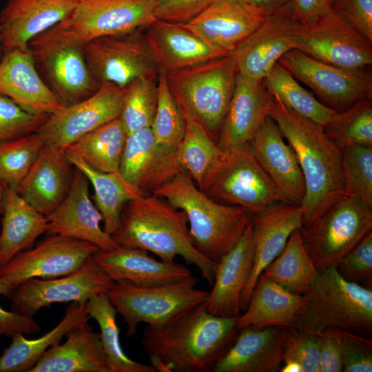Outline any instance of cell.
<instances>
[{
	"mask_svg": "<svg viewBox=\"0 0 372 372\" xmlns=\"http://www.w3.org/2000/svg\"><path fill=\"white\" fill-rule=\"evenodd\" d=\"M112 237L118 245L144 249L163 260L180 256L196 267L210 287L213 285L218 263L195 247L185 213L162 197L148 194L127 201Z\"/></svg>",
	"mask_w": 372,
	"mask_h": 372,
	"instance_id": "obj_3",
	"label": "cell"
},
{
	"mask_svg": "<svg viewBox=\"0 0 372 372\" xmlns=\"http://www.w3.org/2000/svg\"><path fill=\"white\" fill-rule=\"evenodd\" d=\"M302 295L304 304L291 327L314 333L340 329L371 336V288L346 280L335 265L319 269Z\"/></svg>",
	"mask_w": 372,
	"mask_h": 372,
	"instance_id": "obj_5",
	"label": "cell"
},
{
	"mask_svg": "<svg viewBox=\"0 0 372 372\" xmlns=\"http://www.w3.org/2000/svg\"><path fill=\"white\" fill-rule=\"evenodd\" d=\"M322 127L328 138L341 149L355 145L372 146L371 99H360L346 110L336 111Z\"/></svg>",
	"mask_w": 372,
	"mask_h": 372,
	"instance_id": "obj_42",
	"label": "cell"
},
{
	"mask_svg": "<svg viewBox=\"0 0 372 372\" xmlns=\"http://www.w3.org/2000/svg\"><path fill=\"white\" fill-rule=\"evenodd\" d=\"M249 147L285 202L300 205L305 195L304 176L294 152L271 117L267 116Z\"/></svg>",
	"mask_w": 372,
	"mask_h": 372,
	"instance_id": "obj_23",
	"label": "cell"
},
{
	"mask_svg": "<svg viewBox=\"0 0 372 372\" xmlns=\"http://www.w3.org/2000/svg\"><path fill=\"white\" fill-rule=\"evenodd\" d=\"M342 169L347 196L372 209V146L342 149Z\"/></svg>",
	"mask_w": 372,
	"mask_h": 372,
	"instance_id": "obj_46",
	"label": "cell"
},
{
	"mask_svg": "<svg viewBox=\"0 0 372 372\" xmlns=\"http://www.w3.org/2000/svg\"><path fill=\"white\" fill-rule=\"evenodd\" d=\"M78 0H8L0 11L3 52L28 47L36 37L61 22Z\"/></svg>",
	"mask_w": 372,
	"mask_h": 372,
	"instance_id": "obj_26",
	"label": "cell"
},
{
	"mask_svg": "<svg viewBox=\"0 0 372 372\" xmlns=\"http://www.w3.org/2000/svg\"><path fill=\"white\" fill-rule=\"evenodd\" d=\"M87 67L99 83L121 87L138 78L158 80L159 72L144 28L94 39L83 45Z\"/></svg>",
	"mask_w": 372,
	"mask_h": 372,
	"instance_id": "obj_11",
	"label": "cell"
},
{
	"mask_svg": "<svg viewBox=\"0 0 372 372\" xmlns=\"http://www.w3.org/2000/svg\"><path fill=\"white\" fill-rule=\"evenodd\" d=\"M291 360L299 362L302 372H319L320 336L294 327L286 328L283 362Z\"/></svg>",
	"mask_w": 372,
	"mask_h": 372,
	"instance_id": "obj_48",
	"label": "cell"
},
{
	"mask_svg": "<svg viewBox=\"0 0 372 372\" xmlns=\"http://www.w3.org/2000/svg\"><path fill=\"white\" fill-rule=\"evenodd\" d=\"M48 116L28 112L0 94V143L37 132Z\"/></svg>",
	"mask_w": 372,
	"mask_h": 372,
	"instance_id": "obj_47",
	"label": "cell"
},
{
	"mask_svg": "<svg viewBox=\"0 0 372 372\" xmlns=\"http://www.w3.org/2000/svg\"><path fill=\"white\" fill-rule=\"evenodd\" d=\"M318 273L304 245L302 228L291 234L280 254L262 272L265 277L300 295L309 289Z\"/></svg>",
	"mask_w": 372,
	"mask_h": 372,
	"instance_id": "obj_38",
	"label": "cell"
},
{
	"mask_svg": "<svg viewBox=\"0 0 372 372\" xmlns=\"http://www.w3.org/2000/svg\"><path fill=\"white\" fill-rule=\"evenodd\" d=\"M263 19L238 0H218L183 24L207 44L232 54Z\"/></svg>",
	"mask_w": 372,
	"mask_h": 372,
	"instance_id": "obj_27",
	"label": "cell"
},
{
	"mask_svg": "<svg viewBox=\"0 0 372 372\" xmlns=\"http://www.w3.org/2000/svg\"><path fill=\"white\" fill-rule=\"evenodd\" d=\"M88 322L70 330L63 344L50 347L28 372H110L99 333Z\"/></svg>",
	"mask_w": 372,
	"mask_h": 372,
	"instance_id": "obj_32",
	"label": "cell"
},
{
	"mask_svg": "<svg viewBox=\"0 0 372 372\" xmlns=\"http://www.w3.org/2000/svg\"><path fill=\"white\" fill-rule=\"evenodd\" d=\"M339 332L342 344V371L371 372V339L340 329Z\"/></svg>",
	"mask_w": 372,
	"mask_h": 372,
	"instance_id": "obj_50",
	"label": "cell"
},
{
	"mask_svg": "<svg viewBox=\"0 0 372 372\" xmlns=\"http://www.w3.org/2000/svg\"><path fill=\"white\" fill-rule=\"evenodd\" d=\"M64 152L72 165L81 171L91 183L94 192V205L103 217V230L112 236L118 227L123 205L145 194L129 184L119 171H98L87 165L71 150L65 149Z\"/></svg>",
	"mask_w": 372,
	"mask_h": 372,
	"instance_id": "obj_36",
	"label": "cell"
},
{
	"mask_svg": "<svg viewBox=\"0 0 372 372\" xmlns=\"http://www.w3.org/2000/svg\"><path fill=\"white\" fill-rule=\"evenodd\" d=\"M6 186L0 182V215L3 211V200L5 196Z\"/></svg>",
	"mask_w": 372,
	"mask_h": 372,
	"instance_id": "obj_58",
	"label": "cell"
},
{
	"mask_svg": "<svg viewBox=\"0 0 372 372\" xmlns=\"http://www.w3.org/2000/svg\"><path fill=\"white\" fill-rule=\"evenodd\" d=\"M182 113L185 132L176 149V155L183 169L199 188L222 151L198 123Z\"/></svg>",
	"mask_w": 372,
	"mask_h": 372,
	"instance_id": "obj_41",
	"label": "cell"
},
{
	"mask_svg": "<svg viewBox=\"0 0 372 372\" xmlns=\"http://www.w3.org/2000/svg\"><path fill=\"white\" fill-rule=\"evenodd\" d=\"M43 147L37 132L0 143V182L17 192Z\"/></svg>",
	"mask_w": 372,
	"mask_h": 372,
	"instance_id": "obj_43",
	"label": "cell"
},
{
	"mask_svg": "<svg viewBox=\"0 0 372 372\" xmlns=\"http://www.w3.org/2000/svg\"><path fill=\"white\" fill-rule=\"evenodd\" d=\"M305 299L262 273L258 279L248 306L238 316L237 329L247 327H291Z\"/></svg>",
	"mask_w": 372,
	"mask_h": 372,
	"instance_id": "obj_33",
	"label": "cell"
},
{
	"mask_svg": "<svg viewBox=\"0 0 372 372\" xmlns=\"http://www.w3.org/2000/svg\"><path fill=\"white\" fill-rule=\"evenodd\" d=\"M74 169L64 150L44 146L17 192L38 211L47 216L68 194Z\"/></svg>",
	"mask_w": 372,
	"mask_h": 372,
	"instance_id": "obj_31",
	"label": "cell"
},
{
	"mask_svg": "<svg viewBox=\"0 0 372 372\" xmlns=\"http://www.w3.org/2000/svg\"><path fill=\"white\" fill-rule=\"evenodd\" d=\"M278 63L336 111L346 110L360 99H371L372 76L366 69L339 68L296 49L286 52Z\"/></svg>",
	"mask_w": 372,
	"mask_h": 372,
	"instance_id": "obj_16",
	"label": "cell"
},
{
	"mask_svg": "<svg viewBox=\"0 0 372 372\" xmlns=\"http://www.w3.org/2000/svg\"><path fill=\"white\" fill-rule=\"evenodd\" d=\"M286 327L238 329L232 344L214 372H278L282 364Z\"/></svg>",
	"mask_w": 372,
	"mask_h": 372,
	"instance_id": "obj_28",
	"label": "cell"
},
{
	"mask_svg": "<svg viewBox=\"0 0 372 372\" xmlns=\"http://www.w3.org/2000/svg\"><path fill=\"white\" fill-rule=\"evenodd\" d=\"M70 190L62 203L50 214L47 233L87 241L99 249H112L118 245L101 227L103 217L89 195V180L74 167Z\"/></svg>",
	"mask_w": 372,
	"mask_h": 372,
	"instance_id": "obj_21",
	"label": "cell"
},
{
	"mask_svg": "<svg viewBox=\"0 0 372 372\" xmlns=\"http://www.w3.org/2000/svg\"><path fill=\"white\" fill-rule=\"evenodd\" d=\"M127 132L119 118L83 136L68 149L87 165L102 172L119 171Z\"/></svg>",
	"mask_w": 372,
	"mask_h": 372,
	"instance_id": "obj_37",
	"label": "cell"
},
{
	"mask_svg": "<svg viewBox=\"0 0 372 372\" xmlns=\"http://www.w3.org/2000/svg\"><path fill=\"white\" fill-rule=\"evenodd\" d=\"M218 0H156L154 16L156 19L185 23Z\"/></svg>",
	"mask_w": 372,
	"mask_h": 372,
	"instance_id": "obj_51",
	"label": "cell"
},
{
	"mask_svg": "<svg viewBox=\"0 0 372 372\" xmlns=\"http://www.w3.org/2000/svg\"><path fill=\"white\" fill-rule=\"evenodd\" d=\"M253 267L241 293L240 311L247 309L258 278L280 254L291 234L302 227L300 205L278 203L252 215Z\"/></svg>",
	"mask_w": 372,
	"mask_h": 372,
	"instance_id": "obj_20",
	"label": "cell"
},
{
	"mask_svg": "<svg viewBox=\"0 0 372 372\" xmlns=\"http://www.w3.org/2000/svg\"><path fill=\"white\" fill-rule=\"evenodd\" d=\"M268 114L297 157L305 183V195L300 205L302 227L308 225L333 203L347 196L342 149L328 138L322 125L285 106L271 93Z\"/></svg>",
	"mask_w": 372,
	"mask_h": 372,
	"instance_id": "obj_2",
	"label": "cell"
},
{
	"mask_svg": "<svg viewBox=\"0 0 372 372\" xmlns=\"http://www.w3.org/2000/svg\"><path fill=\"white\" fill-rule=\"evenodd\" d=\"M301 25L291 18L289 11L265 17L231 54L238 73L262 81L286 52L296 49Z\"/></svg>",
	"mask_w": 372,
	"mask_h": 372,
	"instance_id": "obj_18",
	"label": "cell"
},
{
	"mask_svg": "<svg viewBox=\"0 0 372 372\" xmlns=\"http://www.w3.org/2000/svg\"><path fill=\"white\" fill-rule=\"evenodd\" d=\"M41 329L40 324L33 317L8 311L0 306V332L12 338L18 333L34 334Z\"/></svg>",
	"mask_w": 372,
	"mask_h": 372,
	"instance_id": "obj_54",
	"label": "cell"
},
{
	"mask_svg": "<svg viewBox=\"0 0 372 372\" xmlns=\"http://www.w3.org/2000/svg\"><path fill=\"white\" fill-rule=\"evenodd\" d=\"M237 74L231 54L165 74L180 111L198 123L216 143Z\"/></svg>",
	"mask_w": 372,
	"mask_h": 372,
	"instance_id": "obj_6",
	"label": "cell"
},
{
	"mask_svg": "<svg viewBox=\"0 0 372 372\" xmlns=\"http://www.w3.org/2000/svg\"><path fill=\"white\" fill-rule=\"evenodd\" d=\"M238 1L248 5L263 17L278 12L289 11L290 0Z\"/></svg>",
	"mask_w": 372,
	"mask_h": 372,
	"instance_id": "obj_56",
	"label": "cell"
},
{
	"mask_svg": "<svg viewBox=\"0 0 372 372\" xmlns=\"http://www.w3.org/2000/svg\"><path fill=\"white\" fill-rule=\"evenodd\" d=\"M157 100V80L138 78L125 87L119 118L128 134L151 127Z\"/></svg>",
	"mask_w": 372,
	"mask_h": 372,
	"instance_id": "obj_44",
	"label": "cell"
},
{
	"mask_svg": "<svg viewBox=\"0 0 372 372\" xmlns=\"http://www.w3.org/2000/svg\"><path fill=\"white\" fill-rule=\"evenodd\" d=\"M199 189L216 202L244 207L253 214L285 203L249 145L222 151Z\"/></svg>",
	"mask_w": 372,
	"mask_h": 372,
	"instance_id": "obj_8",
	"label": "cell"
},
{
	"mask_svg": "<svg viewBox=\"0 0 372 372\" xmlns=\"http://www.w3.org/2000/svg\"><path fill=\"white\" fill-rule=\"evenodd\" d=\"M125 87L103 82L86 99L49 115L37 133L45 147L64 150L79 138L119 118Z\"/></svg>",
	"mask_w": 372,
	"mask_h": 372,
	"instance_id": "obj_17",
	"label": "cell"
},
{
	"mask_svg": "<svg viewBox=\"0 0 372 372\" xmlns=\"http://www.w3.org/2000/svg\"><path fill=\"white\" fill-rule=\"evenodd\" d=\"M157 88L156 110L150 128L159 144L176 149L185 134V118L169 90L165 73H159Z\"/></svg>",
	"mask_w": 372,
	"mask_h": 372,
	"instance_id": "obj_45",
	"label": "cell"
},
{
	"mask_svg": "<svg viewBox=\"0 0 372 372\" xmlns=\"http://www.w3.org/2000/svg\"><path fill=\"white\" fill-rule=\"evenodd\" d=\"M331 10L372 41V0H331Z\"/></svg>",
	"mask_w": 372,
	"mask_h": 372,
	"instance_id": "obj_52",
	"label": "cell"
},
{
	"mask_svg": "<svg viewBox=\"0 0 372 372\" xmlns=\"http://www.w3.org/2000/svg\"><path fill=\"white\" fill-rule=\"evenodd\" d=\"M92 258L113 281L125 280L138 287L176 284L193 276L185 265L157 260L139 248L118 245L112 249H98Z\"/></svg>",
	"mask_w": 372,
	"mask_h": 372,
	"instance_id": "obj_22",
	"label": "cell"
},
{
	"mask_svg": "<svg viewBox=\"0 0 372 372\" xmlns=\"http://www.w3.org/2000/svg\"><path fill=\"white\" fill-rule=\"evenodd\" d=\"M36 68L63 107L81 102L99 88L83 52V46L34 38L28 43Z\"/></svg>",
	"mask_w": 372,
	"mask_h": 372,
	"instance_id": "obj_14",
	"label": "cell"
},
{
	"mask_svg": "<svg viewBox=\"0 0 372 372\" xmlns=\"http://www.w3.org/2000/svg\"><path fill=\"white\" fill-rule=\"evenodd\" d=\"M0 94L34 114H51L63 107L39 75L28 45L3 52Z\"/></svg>",
	"mask_w": 372,
	"mask_h": 372,
	"instance_id": "obj_25",
	"label": "cell"
},
{
	"mask_svg": "<svg viewBox=\"0 0 372 372\" xmlns=\"http://www.w3.org/2000/svg\"><path fill=\"white\" fill-rule=\"evenodd\" d=\"M183 171L176 149L159 144L150 127L127 135L119 172L136 189L154 194Z\"/></svg>",
	"mask_w": 372,
	"mask_h": 372,
	"instance_id": "obj_19",
	"label": "cell"
},
{
	"mask_svg": "<svg viewBox=\"0 0 372 372\" xmlns=\"http://www.w3.org/2000/svg\"><path fill=\"white\" fill-rule=\"evenodd\" d=\"M267 90L285 106L323 126L336 110L320 102L278 62L262 80Z\"/></svg>",
	"mask_w": 372,
	"mask_h": 372,
	"instance_id": "obj_40",
	"label": "cell"
},
{
	"mask_svg": "<svg viewBox=\"0 0 372 372\" xmlns=\"http://www.w3.org/2000/svg\"><path fill=\"white\" fill-rule=\"evenodd\" d=\"M238 318L214 316L204 302L163 327L147 326L141 344L156 371H212L236 338Z\"/></svg>",
	"mask_w": 372,
	"mask_h": 372,
	"instance_id": "obj_1",
	"label": "cell"
},
{
	"mask_svg": "<svg viewBox=\"0 0 372 372\" xmlns=\"http://www.w3.org/2000/svg\"><path fill=\"white\" fill-rule=\"evenodd\" d=\"M90 318L100 329L99 337L110 372H155L152 364L136 362L126 355L120 342L116 311L106 293L94 296L85 303Z\"/></svg>",
	"mask_w": 372,
	"mask_h": 372,
	"instance_id": "obj_39",
	"label": "cell"
},
{
	"mask_svg": "<svg viewBox=\"0 0 372 372\" xmlns=\"http://www.w3.org/2000/svg\"><path fill=\"white\" fill-rule=\"evenodd\" d=\"M154 194L185 213L195 247L216 263L235 245L252 220L253 214L248 209L209 197L185 171Z\"/></svg>",
	"mask_w": 372,
	"mask_h": 372,
	"instance_id": "obj_4",
	"label": "cell"
},
{
	"mask_svg": "<svg viewBox=\"0 0 372 372\" xmlns=\"http://www.w3.org/2000/svg\"><path fill=\"white\" fill-rule=\"evenodd\" d=\"M270 93L262 81L237 74L234 93L223 121L217 145L221 151L249 144L269 116Z\"/></svg>",
	"mask_w": 372,
	"mask_h": 372,
	"instance_id": "obj_29",
	"label": "cell"
},
{
	"mask_svg": "<svg viewBox=\"0 0 372 372\" xmlns=\"http://www.w3.org/2000/svg\"><path fill=\"white\" fill-rule=\"evenodd\" d=\"M1 52H2V50H1V43H0V61H1V56H2Z\"/></svg>",
	"mask_w": 372,
	"mask_h": 372,
	"instance_id": "obj_59",
	"label": "cell"
},
{
	"mask_svg": "<svg viewBox=\"0 0 372 372\" xmlns=\"http://www.w3.org/2000/svg\"><path fill=\"white\" fill-rule=\"evenodd\" d=\"M254 256L251 222L235 245L217 264L212 289L205 302L210 313L221 317L240 315V296L252 270Z\"/></svg>",
	"mask_w": 372,
	"mask_h": 372,
	"instance_id": "obj_30",
	"label": "cell"
},
{
	"mask_svg": "<svg viewBox=\"0 0 372 372\" xmlns=\"http://www.w3.org/2000/svg\"><path fill=\"white\" fill-rule=\"evenodd\" d=\"M113 281L90 256L74 272L50 279L32 278L10 294L11 311L34 317L42 308L59 302L85 304L96 295L107 293Z\"/></svg>",
	"mask_w": 372,
	"mask_h": 372,
	"instance_id": "obj_13",
	"label": "cell"
},
{
	"mask_svg": "<svg viewBox=\"0 0 372 372\" xmlns=\"http://www.w3.org/2000/svg\"><path fill=\"white\" fill-rule=\"evenodd\" d=\"M280 372H302V369L299 362L295 360H287L283 362L280 370Z\"/></svg>",
	"mask_w": 372,
	"mask_h": 372,
	"instance_id": "obj_57",
	"label": "cell"
},
{
	"mask_svg": "<svg viewBox=\"0 0 372 372\" xmlns=\"http://www.w3.org/2000/svg\"><path fill=\"white\" fill-rule=\"evenodd\" d=\"M296 50L347 70H364L372 64V41L333 10L301 25Z\"/></svg>",
	"mask_w": 372,
	"mask_h": 372,
	"instance_id": "obj_15",
	"label": "cell"
},
{
	"mask_svg": "<svg viewBox=\"0 0 372 372\" xmlns=\"http://www.w3.org/2000/svg\"><path fill=\"white\" fill-rule=\"evenodd\" d=\"M197 279L159 287H138L125 280L114 282L106 293L133 337L140 323L163 327L206 302L209 292L196 288Z\"/></svg>",
	"mask_w": 372,
	"mask_h": 372,
	"instance_id": "obj_9",
	"label": "cell"
},
{
	"mask_svg": "<svg viewBox=\"0 0 372 372\" xmlns=\"http://www.w3.org/2000/svg\"><path fill=\"white\" fill-rule=\"evenodd\" d=\"M372 231V209L345 196L302 227L303 242L316 267L336 265Z\"/></svg>",
	"mask_w": 372,
	"mask_h": 372,
	"instance_id": "obj_10",
	"label": "cell"
},
{
	"mask_svg": "<svg viewBox=\"0 0 372 372\" xmlns=\"http://www.w3.org/2000/svg\"><path fill=\"white\" fill-rule=\"evenodd\" d=\"M95 245L50 234L34 247L22 251L0 267V294L8 298L32 278L50 279L76 271L98 249Z\"/></svg>",
	"mask_w": 372,
	"mask_h": 372,
	"instance_id": "obj_12",
	"label": "cell"
},
{
	"mask_svg": "<svg viewBox=\"0 0 372 372\" xmlns=\"http://www.w3.org/2000/svg\"><path fill=\"white\" fill-rule=\"evenodd\" d=\"M90 319L85 304L71 302L61 320L41 337L28 340L22 333L14 335L10 346L0 356V372H28L50 347Z\"/></svg>",
	"mask_w": 372,
	"mask_h": 372,
	"instance_id": "obj_35",
	"label": "cell"
},
{
	"mask_svg": "<svg viewBox=\"0 0 372 372\" xmlns=\"http://www.w3.org/2000/svg\"><path fill=\"white\" fill-rule=\"evenodd\" d=\"M319 334L320 336L319 372L342 371V353L339 329H327Z\"/></svg>",
	"mask_w": 372,
	"mask_h": 372,
	"instance_id": "obj_53",
	"label": "cell"
},
{
	"mask_svg": "<svg viewBox=\"0 0 372 372\" xmlns=\"http://www.w3.org/2000/svg\"><path fill=\"white\" fill-rule=\"evenodd\" d=\"M156 0H78L59 23L36 37L83 46L103 36L146 27L155 18Z\"/></svg>",
	"mask_w": 372,
	"mask_h": 372,
	"instance_id": "obj_7",
	"label": "cell"
},
{
	"mask_svg": "<svg viewBox=\"0 0 372 372\" xmlns=\"http://www.w3.org/2000/svg\"><path fill=\"white\" fill-rule=\"evenodd\" d=\"M0 234V267L19 252L29 249L47 231L46 216L19 194L6 187Z\"/></svg>",
	"mask_w": 372,
	"mask_h": 372,
	"instance_id": "obj_34",
	"label": "cell"
},
{
	"mask_svg": "<svg viewBox=\"0 0 372 372\" xmlns=\"http://www.w3.org/2000/svg\"><path fill=\"white\" fill-rule=\"evenodd\" d=\"M331 10V0H290L291 17L301 25L307 24Z\"/></svg>",
	"mask_w": 372,
	"mask_h": 372,
	"instance_id": "obj_55",
	"label": "cell"
},
{
	"mask_svg": "<svg viewBox=\"0 0 372 372\" xmlns=\"http://www.w3.org/2000/svg\"><path fill=\"white\" fill-rule=\"evenodd\" d=\"M1 335V333L0 332V335Z\"/></svg>",
	"mask_w": 372,
	"mask_h": 372,
	"instance_id": "obj_60",
	"label": "cell"
},
{
	"mask_svg": "<svg viewBox=\"0 0 372 372\" xmlns=\"http://www.w3.org/2000/svg\"><path fill=\"white\" fill-rule=\"evenodd\" d=\"M346 280L361 286L372 287V231L335 265Z\"/></svg>",
	"mask_w": 372,
	"mask_h": 372,
	"instance_id": "obj_49",
	"label": "cell"
},
{
	"mask_svg": "<svg viewBox=\"0 0 372 372\" xmlns=\"http://www.w3.org/2000/svg\"><path fill=\"white\" fill-rule=\"evenodd\" d=\"M144 32L159 73L231 55L207 44L183 23L155 19L144 28Z\"/></svg>",
	"mask_w": 372,
	"mask_h": 372,
	"instance_id": "obj_24",
	"label": "cell"
}]
</instances>
